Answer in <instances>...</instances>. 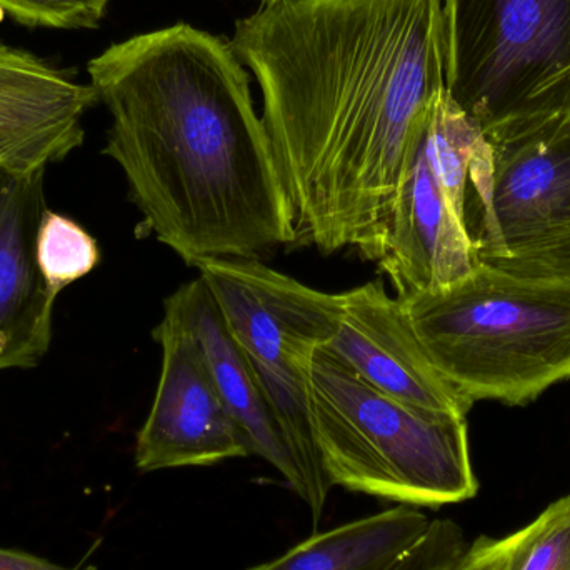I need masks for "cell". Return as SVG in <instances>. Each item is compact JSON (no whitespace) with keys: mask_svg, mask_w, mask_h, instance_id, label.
Masks as SVG:
<instances>
[{"mask_svg":"<svg viewBox=\"0 0 570 570\" xmlns=\"http://www.w3.org/2000/svg\"><path fill=\"white\" fill-rule=\"evenodd\" d=\"M109 0H0V10L20 26L97 29Z\"/></svg>","mask_w":570,"mask_h":570,"instance_id":"e0dca14e","label":"cell"},{"mask_svg":"<svg viewBox=\"0 0 570 570\" xmlns=\"http://www.w3.org/2000/svg\"><path fill=\"white\" fill-rule=\"evenodd\" d=\"M465 549L462 529L449 519H435L424 538L389 570H454Z\"/></svg>","mask_w":570,"mask_h":570,"instance_id":"ac0fdd59","label":"cell"},{"mask_svg":"<svg viewBox=\"0 0 570 570\" xmlns=\"http://www.w3.org/2000/svg\"><path fill=\"white\" fill-rule=\"evenodd\" d=\"M445 90L485 137L570 112V0H442Z\"/></svg>","mask_w":570,"mask_h":570,"instance_id":"5b68a950","label":"cell"},{"mask_svg":"<svg viewBox=\"0 0 570 570\" xmlns=\"http://www.w3.org/2000/svg\"><path fill=\"white\" fill-rule=\"evenodd\" d=\"M512 538H481L468 546L454 570H505L511 558Z\"/></svg>","mask_w":570,"mask_h":570,"instance_id":"d6986e66","label":"cell"},{"mask_svg":"<svg viewBox=\"0 0 570 570\" xmlns=\"http://www.w3.org/2000/svg\"><path fill=\"white\" fill-rule=\"evenodd\" d=\"M110 114L102 153L144 227L193 266L295 244V214L246 66L229 40L177 22L87 66Z\"/></svg>","mask_w":570,"mask_h":570,"instance_id":"7a4b0ae2","label":"cell"},{"mask_svg":"<svg viewBox=\"0 0 570 570\" xmlns=\"http://www.w3.org/2000/svg\"><path fill=\"white\" fill-rule=\"evenodd\" d=\"M431 524L421 509L401 504L311 535L281 558L249 570H389Z\"/></svg>","mask_w":570,"mask_h":570,"instance_id":"5bb4252c","label":"cell"},{"mask_svg":"<svg viewBox=\"0 0 570 570\" xmlns=\"http://www.w3.org/2000/svg\"><path fill=\"white\" fill-rule=\"evenodd\" d=\"M261 6H271V3L283 2V0H259Z\"/></svg>","mask_w":570,"mask_h":570,"instance_id":"44dd1931","label":"cell"},{"mask_svg":"<svg viewBox=\"0 0 570 570\" xmlns=\"http://www.w3.org/2000/svg\"><path fill=\"white\" fill-rule=\"evenodd\" d=\"M511 538L505 570H570V494Z\"/></svg>","mask_w":570,"mask_h":570,"instance_id":"2e32d148","label":"cell"},{"mask_svg":"<svg viewBox=\"0 0 570 570\" xmlns=\"http://www.w3.org/2000/svg\"><path fill=\"white\" fill-rule=\"evenodd\" d=\"M36 254L43 279L57 295L92 273L100 261L97 240L76 220L49 209L40 220Z\"/></svg>","mask_w":570,"mask_h":570,"instance_id":"9a60e30c","label":"cell"},{"mask_svg":"<svg viewBox=\"0 0 570 570\" xmlns=\"http://www.w3.org/2000/svg\"><path fill=\"white\" fill-rule=\"evenodd\" d=\"M401 301L435 367L472 404L525 405L570 379V279L479 263L458 283Z\"/></svg>","mask_w":570,"mask_h":570,"instance_id":"3957f363","label":"cell"},{"mask_svg":"<svg viewBox=\"0 0 570 570\" xmlns=\"http://www.w3.org/2000/svg\"><path fill=\"white\" fill-rule=\"evenodd\" d=\"M43 174L0 170V371L32 368L49 352L57 294L37 264Z\"/></svg>","mask_w":570,"mask_h":570,"instance_id":"7c38bea8","label":"cell"},{"mask_svg":"<svg viewBox=\"0 0 570 570\" xmlns=\"http://www.w3.org/2000/svg\"><path fill=\"white\" fill-rule=\"evenodd\" d=\"M96 89L29 50L0 42V170L32 174L82 146Z\"/></svg>","mask_w":570,"mask_h":570,"instance_id":"8fae6325","label":"cell"},{"mask_svg":"<svg viewBox=\"0 0 570 570\" xmlns=\"http://www.w3.org/2000/svg\"><path fill=\"white\" fill-rule=\"evenodd\" d=\"M164 312L179 318L199 342L214 382L243 431L250 454L269 462L298 495L297 465L271 414L253 364L227 327L209 287L200 277L184 284L166 298Z\"/></svg>","mask_w":570,"mask_h":570,"instance_id":"4fadbf2b","label":"cell"},{"mask_svg":"<svg viewBox=\"0 0 570 570\" xmlns=\"http://www.w3.org/2000/svg\"><path fill=\"white\" fill-rule=\"evenodd\" d=\"M488 140L465 194L478 263L570 279V112Z\"/></svg>","mask_w":570,"mask_h":570,"instance_id":"8992f818","label":"cell"},{"mask_svg":"<svg viewBox=\"0 0 570 570\" xmlns=\"http://www.w3.org/2000/svg\"><path fill=\"white\" fill-rule=\"evenodd\" d=\"M153 335L163 348V367L153 407L137 434V469L199 468L253 455L189 328L164 312Z\"/></svg>","mask_w":570,"mask_h":570,"instance_id":"52a82bcc","label":"cell"},{"mask_svg":"<svg viewBox=\"0 0 570 570\" xmlns=\"http://www.w3.org/2000/svg\"><path fill=\"white\" fill-rule=\"evenodd\" d=\"M424 127L409 154L374 261L399 298L448 287L479 264L464 216L429 156Z\"/></svg>","mask_w":570,"mask_h":570,"instance_id":"30bf717a","label":"cell"},{"mask_svg":"<svg viewBox=\"0 0 570 570\" xmlns=\"http://www.w3.org/2000/svg\"><path fill=\"white\" fill-rule=\"evenodd\" d=\"M325 347L402 404L465 419L474 405L435 367L401 298H392L382 281L342 292L337 331Z\"/></svg>","mask_w":570,"mask_h":570,"instance_id":"9c48e42d","label":"cell"},{"mask_svg":"<svg viewBox=\"0 0 570 570\" xmlns=\"http://www.w3.org/2000/svg\"><path fill=\"white\" fill-rule=\"evenodd\" d=\"M193 266L253 364L305 367L337 331L342 294L315 291L256 259H200Z\"/></svg>","mask_w":570,"mask_h":570,"instance_id":"ba28073f","label":"cell"},{"mask_svg":"<svg viewBox=\"0 0 570 570\" xmlns=\"http://www.w3.org/2000/svg\"><path fill=\"white\" fill-rule=\"evenodd\" d=\"M0 570H97L96 568H63L47 559L16 549H0Z\"/></svg>","mask_w":570,"mask_h":570,"instance_id":"ffe728a7","label":"cell"},{"mask_svg":"<svg viewBox=\"0 0 570 570\" xmlns=\"http://www.w3.org/2000/svg\"><path fill=\"white\" fill-rule=\"evenodd\" d=\"M229 42L263 92L295 243L374 263L445 90L442 0H283L237 20Z\"/></svg>","mask_w":570,"mask_h":570,"instance_id":"6da1fadb","label":"cell"},{"mask_svg":"<svg viewBox=\"0 0 570 570\" xmlns=\"http://www.w3.org/2000/svg\"><path fill=\"white\" fill-rule=\"evenodd\" d=\"M305 377L312 432L332 488L419 509L478 494L465 417L382 394L325 345L312 352Z\"/></svg>","mask_w":570,"mask_h":570,"instance_id":"277c9868","label":"cell"}]
</instances>
